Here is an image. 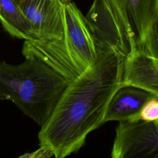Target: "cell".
<instances>
[{
    "instance_id": "1",
    "label": "cell",
    "mask_w": 158,
    "mask_h": 158,
    "mask_svg": "<svg viewBox=\"0 0 158 158\" xmlns=\"http://www.w3.org/2000/svg\"><path fill=\"white\" fill-rule=\"evenodd\" d=\"M97 46L94 64L70 81L38 133L40 146L55 158L77 152L88 135L104 123L107 106L122 85L125 59L110 46Z\"/></svg>"
},
{
    "instance_id": "2",
    "label": "cell",
    "mask_w": 158,
    "mask_h": 158,
    "mask_svg": "<svg viewBox=\"0 0 158 158\" xmlns=\"http://www.w3.org/2000/svg\"><path fill=\"white\" fill-rule=\"evenodd\" d=\"M158 17V0H94L86 19L96 43L127 59L143 52L146 35Z\"/></svg>"
},
{
    "instance_id": "3",
    "label": "cell",
    "mask_w": 158,
    "mask_h": 158,
    "mask_svg": "<svg viewBox=\"0 0 158 158\" xmlns=\"http://www.w3.org/2000/svg\"><path fill=\"white\" fill-rule=\"evenodd\" d=\"M13 65L0 62V100L12 101L42 127L70 82L33 57Z\"/></svg>"
},
{
    "instance_id": "4",
    "label": "cell",
    "mask_w": 158,
    "mask_h": 158,
    "mask_svg": "<svg viewBox=\"0 0 158 158\" xmlns=\"http://www.w3.org/2000/svg\"><path fill=\"white\" fill-rule=\"evenodd\" d=\"M63 17L62 39L48 42L25 41L22 54L39 59L70 82L94 64L97 46L86 17L72 0L64 1Z\"/></svg>"
},
{
    "instance_id": "5",
    "label": "cell",
    "mask_w": 158,
    "mask_h": 158,
    "mask_svg": "<svg viewBox=\"0 0 158 158\" xmlns=\"http://www.w3.org/2000/svg\"><path fill=\"white\" fill-rule=\"evenodd\" d=\"M111 158H158V120L120 122Z\"/></svg>"
},
{
    "instance_id": "6",
    "label": "cell",
    "mask_w": 158,
    "mask_h": 158,
    "mask_svg": "<svg viewBox=\"0 0 158 158\" xmlns=\"http://www.w3.org/2000/svg\"><path fill=\"white\" fill-rule=\"evenodd\" d=\"M65 0H16L28 19L34 41L62 39L64 32L63 4Z\"/></svg>"
},
{
    "instance_id": "7",
    "label": "cell",
    "mask_w": 158,
    "mask_h": 158,
    "mask_svg": "<svg viewBox=\"0 0 158 158\" xmlns=\"http://www.w3.org/2000/svg\"><path fill=\"white\" fill-rule=\"evenodd\" d=\"M156 97L151 92L131 85H122L114 94L107 106L103 123L138 120L143 106ZM157 98V97H156Z\"/></svg>"
},
{
    "instance_id": "8",
    "label": "cell",
    "mask_w": 158,
    "mask_h": 158,
    "mask_svg": "<svg viewBox=\"0 0 158 158\" xmlns=\"http://www.w3.org/2000/svg\"><path fill=\"white\" fill-rule=\"evenodd\" d=\"M122 85L143 88L158 98V59L143 52H136L125 59Z\"/></svg>"
},
{
    "instance_id": "9",
    "label": "cell",
    "mask_w": 158,
    "mask_h": 158,
    "mask_svg": "<svg viewBox=\"0 0 158 158\" xmlns=\"http://www.w3.org/2000/svg\"><path fill=\"white\" fill-rule=\"evenodd\" d=\"M0 22L10 36L34 41L30 24L16 0H0Z\"/></svg>"
},
{
    "instance_id": "10",
    "label": "cell",
    "mask_w": 158,
    "mask_h": 158,
    "mask_svg": "<svg viewBox=\"0 0 158 158\" xmlns=\"http://www.w3.org/2000/svg\"><path fill=\"white\" fill-rule=\"evenodd\" d=\"M143 52L158 59V17L149 28Z\"/></svg>"
},
{
    "instance_id": "11",
    "label": "cell",
    "mask_w": 158,
    "mask_h": 158,
    "mask_svg": "<svg viewBox=\"0 0 158 158\" xmlns=\"http://www.w3.org/2000/svg\"><path fill=\"white\" fill-rule=\"evenodd\" d=\"M139 120L145 122L158 120V98L149 99L143 107L139 113Z\"/></svg>"
},
{
    "instance_id": "12",
    "label": "cell",
    "mask_w": 158,
    "mask_h": 158,
    "mask_svg": "<svg viewBox=\"0 0 158 158\" xmlns=\"http://www.w3.org/2000/svg\"><path fill=\"white\" fill-rule=\"evenodd\" d=\"M54 156L52 150L47 146H40V148L32 152L25 153L17 158H50Z\"/></svg>"
}]
</instances>
